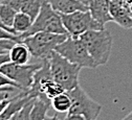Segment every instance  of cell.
<instances>
[{
    "label": "cell",
    "mask_w": 132,
    "mask_h": 120,
    "mask_svg": "<svg viewBox=\"0 0 132 120\" xmlns=\"http://www.w3.org/2000/svg\"><path fill=\"white\" fill-rule=\"evenodd\" d=\"M96 66H105L111 56L113 39L109 30H88L79 38Z\"/></svg>",
    "instance_id": "obj_1"
},
{
    "label": "cell",
    "mask_w": 132,
    "mask_h": 120,
    "mask_svg": "<svg viewBox=\"0 0 132 120\" xmlns=\"http://www.w3.org/2000/svg\"><path fill=\"white\" fill-rule=\"evenodd\" d=\"M51 72L55 81L61 85L63 89L68 92L73 90L79 85V74L82 68L76 64L70 63L63 58L57 51H53L48 59Z\"/></svg>",
    "instance_id": "obj_2"
},
{
    "label": "cell",
    "mask_w": 132,
    "mask_h": 120,
    "mask_svg": "<svg viewBox=\"0 0 132 120\" xmlns=\"http://www.w3.org/2000/svg\"><path fill=\"white\" fill-rule=\"evenodd\" d=\"M43 65L35 73L34 81L29 88L28 95L32 98H44L52 100L54 97L66 92L61 85L53 78L48 60H42Z\"/></svg>",
    "instance_id": "obj_3"
},
{
    "label": "cell",
    "mask_w": 132,
    "mask_h": 120,
    "mask_svg": "<svg viewBox=\"0 0 132 120\" xmlns=\"http://www.w3.org/2000/svg\"><path fill=\"white\" fill-rule=\"evenodd\" d=\"M41 31L59 33V35H68L63 25L61 15L56 12L47 1L43 3L39 15L37 16L35 21L32 22L31 27L19 37L21 41H23V39Z\"/></svg>",
    "instance_id": "obj_4"
},
{
    "label": "cell",
    "mask_w": 132,
    "mask_h": 120,
    "mask_svg": "<svg viewBox=\"0 0 132 120\" xmlns=\"http://www.w3.org/2000/svg\"><path fill=\"white\" fill-rule=\"evenodd\" d=\"M68 38V35H59L52 32H37L25 39L22 43L26 45L32 57L40 60H47L56 47Z\"/></svg>",
    "instance_id": "obj_5"
},
{
    "label": "cell",
    "mask_w": 132,
    "mask_h": 120,
    "mask_svg": "<svg viewBox=\"0 0 132 120\" xmlns=\"http://www.w3.org/2000/svg\"><path fill=\"white\" fill-rule=\"evenodd\" d=\"M55 51H57L66 60H68L70 63L76 64L81 68L95 69L97 67L88 53L86 47L79 38H72L68 36V38L63 43L56 47Z\"/></svg>",
    "instance_id": "obj_6"
},
{
    "label": "cell",
    "mask_w": 132,
    "mask_h": 120,
    "mask_svg": "<svg viewBox=\"0 0 132 120\" xmlns=\"http://www.w3.org/2000/svg\"><path fill=\"white\" fill-rule=\"evenodd\" d=\"M63 25L68 36L80 38L88 30H101L105 26L92 18L89 11H77L71 14L61 15Z\"/></svg>",
    "instance_id": "obj_7"
},
{
    "label": "cell",
    "mask_w": 132,
    "mask_h": 120,
    "mask_svg": "<svg viewBox=\"0 0 132 120\" xmlns=\"http://www.w3.org/2000/svg\"><path fill=\"white\" fill-rule=\"evenodd\" d=\"M71 99V107L67 114L84 116L86 120H96L103 107L94 101L80 86L67 92Z\"/></svg>",
    "instance_id": "obj_8"
},
{
    "label": "cell",
    "mask_w": 132,
    "mask_h": 120,
    "mask_svg": "<svg viewBox=\"0 0 132 120\" xmlns=\"http://www.w3.org/2000/svg\"><path fill=\"white\" fill-rule=\"evenodd\" d=\"M43 62L39 64L17 65L12 62L5 63L0 68V72L19 86L22 91H28L34 81L35 73L40 69Z\"/></svg>",
    "instance_id": "obj_9"
},
{
    "label": "cell",
    "mask_w": 132,
    "mask_h": 120,
    "mask_svg": "<svg viewBox=\"0 0 132 120\" xmlns=\"http://www.w3.org/2000/svg\"><path fill=\"white\" fill-rule=\"evenodd\" d=\"M88 11L92 18L105 26L106 23L112 21L110 16V1L109 0H87Z\"/></svg>",
    "instance_id": "obj_10"
},
{
    "label": "cell",
    "mask_w": 132,
    "mask_h": 120,
    "mask_svg": "<svg viewBox=\"0 0 132 120\" xmlns=\"http://www.w3.org/2000/svg\"><path fill=\"white\" fill-rule=\"evenodd\" d=\"M60 15L71 14L77 11H88V6L80 0H46Z\"/></svg>",
    "instance_id": "obj_11"
},
{
    "label": "cell",
    "mask_w": 132,
    "mask_h": 120,
    "mask_svg": "<svg viewBox=\"0 0 132 120\" xmlns=\"http://www.w3.org/2000/svg\"><path fill=\"white\" fill-rule=\"evenodd\" d=\"M110 16L112 21L124 29L132 28V17L128 13L125 5L110 2Z\"/></svg>",
    "instance_id": "obj_12"
},
{
    "label": "cell",
    "mask_w": 132,
    "mask_h": 120,
    "mask_svg": "<svg viewBox=\"0 0 132 120\" xmlns=\"http://www.w3.org/2000/svg\"><path fill=\"white\" fill-rule=\"evenodd\" d=\"M10 61L17 65H26L30 59V52L26 45L23 43H17L10 51Z\"/></svg>",
    "instance_id": "obj_13"
},
{
    "label": "cell",
    "mask_w": 132,
    "mask_h": 120,
    "mask_svg": "<svg viewBox=\"0 0 132 120\" xmlns=\"http://www.w3.org/2000/svg\"><path fill=\"white\" fill-rule=\"evenodd\" d=\"M51 106V100L44 98H35L32 104L30 113H29V120H44L47 116V111Z\"/></svg>",
    "instance_id": "obj_14"
},
{
    "label": "cell",
    "mask_w": 132,
    "mask_h": 120,
    "mask_svg": "<svg viewBox=\"0 0 132 120\" xmlns=\"http://www.w3.org/2000/svg\"><path fill=\"white\" fill-rule=\"evenodd\" d=\"M32 19L30 17L22 12H18L16 14V17H15V20H14V23H13V29L14 31L17 33L18 36L22 35V33L26 32L32 25Z\"/></svg>",
    "instance_id": "obj_15"
},
{
    "label": "cell",
    "mask_w": 132,
    "mask_h": 120,
    "mask_svg": "<svg viewBox=\"0 0 132 120\" xmlns=\"http://www.w3.org/2000/svg\"><path fill=\"white\" fill-rule=\"evenodd\" d=\"M45 1L46 0H23L20 7V12L28 15L32 19V21H35Z\"/></svg>",
    "instance_id": "obj_16"
},
{
    "label": "cell",
    "mask_w": 132,
    "mask_h": 120,
    "mask_svg": "<svg viewBox=\"0 0 132 120\" xmlns=\"http://www.w3.org/2000/svg\"><path fill=\"white\" fill-rule=\"evenodd\" d=\"M51 106L58 113H68L71 107V99L67 92H64L51 100Z\"/></svg>",
    "instance_id": "obj_17"
},
{
    "label": "cell",
    "mask_w": 132,
    "mask_h": 120,
    "mask_svg": "<svg viewBox=\"0 0 132 120\" xmlns=\"http://www.w3.org/2000/svg\"><path fill=\"white\" fill-rule=\"evenodd\" d=\"M17 13H18L17 11L14 10L13 7H11L10 5L0 3V20H1L2 24L4 26H6L7 28L13 29L12 28L13 23H14L15 17H16V14Z\"/></svg>",
    "instance_id": "obj_18"
},
{
    "label": "cell",
    "mask_w": 132,
    "mask_h": 120,
    "mask_svg": "<svg viewBox=\"0 0 132 120\" xmlns=\"http://www.w3.org/2000/svg\"><path fill=\"white\" fill-rule=\"evenodd\" d=\"M0 40H12V41H15L17 43H22L19 36H16L14 33H11L10 31H7L1 27H0Z\"/></svg>",
    "instance_id": "obj_19"
},
{
    "label": "cell",
    "mask_w": 132,
    "mask_h": 120,
    "mask_svg": "<svg viewBox=\"0 0 132 120\" xmlns=\"http://www.w3.org/2000/svg\"><path fill=\"white\" fill-rule=\"evenodd\" d=\"M3 87H16V88L20 89L19 86L15 81H13L12 79H10L9 77H6L4 74H2L0 72V88H3Z\"/></svg>",
    "instance_id": "obj_20"
},
{
    "label": "cell",
    "mask_w": 132,
    "mask_h": 120,
    "mask_svg": "<svg viewBox=\"0 0 132 120\" xmlns=\"http://www.w3.org/2000/svg\"><path fill=\"white\" fill-rule=\"evenodd\" d=\"M22 1L23 0H0V3L10 5L11 7H13L17 12H20V7H21V4H22Z\"/></svg>",
    "instance_id": "obj_21"
},
{
    "label": "cell",
    "mask_w": 132,
    "mask_h": 120,
    "mask_svg": "<svg viewBox=\"0 0 132 120\" xmlns=\"http://www.w3.org/2000/svg\"><path fill=\"white\" fill-rule=\"evenodd\" d=\"M64 120H86L84 116L78 114H67Z\"/></svg>",
    "instance_id": "obj_22"
},
{
    "label": "cell",
    "mask_w": 132,
    "mask_h": 120,
    "mask_svg": "<svg viewBox=\"0 0 132 120\" xmlns=\"http://www.w3.org/2000/svg\"><path fill=\"white\" fill-rule=\"evenodd\" d=\"M16 96V95H15ZM13 98H9V99H3V100H0V115L2 114V112L5 110V108L7 107V105L11 102Z\"/></svg>",
    "instance_id": "obj_23"
},
{
    "label": "cell",
    "mask_w": 132,
    "mask_h": 120,
    "mask_svg": "<svg viewBox=\"0 0 132 120\" xmlns=\"http://www.w3.org/2000/svg\"><path fill=\"white\" fill-rule=\"evenodd\" d=\"M21 92V91H20ZM19 92V93H20ZM18 94V93H17ZM15 93L12 92H0V100H3V99H9V98H13L15 95H17Z\"/></svg>",
    "instance_id": "obj_24"
},
{
    "label": "cell",
    "mask_w": 132,
    "mask_h": 120,
    "mask_svg": "<svg viewBox=\"0 0 132 120\" xmlns=\"http://www.w3.org/2000/svg\"><path fill=\"white\" fill-rule=\"evenodd\" d=\"M11 62L10 61V56H9V52L7 53H2L0 54V68H1V66L5 63H9Z\"/></svg>",
    "instance_id": "obj_25"
},
{
    "label": "cell",
    "mask_w": 132,
    "mask_h": 120,
    "mask_svg": "<svg viewBox=\"0 0 132 120\" xmlns=\"http://www.w3.org/2000/svg\"><path fill=\"white\" fill-rule=\"evenodd\" d=\"M125 6H126V8H127V11H128V13L130 14V16L132 17V1H126V3L124 4Z\"/></svg>",
    "instance_id": "obj_26"
},
{
    "label": "cell",
    "mask_w": 132,
    "mask_h": 120,
    "mask_svg": "<svg viewBox=\"0 0 132 120\" xmlns=\"http://www.w3.org/2000/svg\"><path fill=\"white\" fill-rule=\"evenodd\" d=\"M0 27H1V28H3V29H5V30H7V31H10L11 33H14V35H16V36H18V35H17V33H16V32H15V31H14L13 29H11V28H7L6 26H4V25L2 24V22H1V20H0Z\"/></svg>",
    "instance_id": "obj_27"
},
{
    "label": "cell",
    "mask_w": 132,
    "mask_h": 120,
    "mask_svg": "<svg viewBox=\"0 0 132 120\" xmlns=\"http://www.w3.org/2000/svg\"><path fill=\"white\" fill-rule=\"evenodd\" d=\"M109 1H110V2H113V3H118V4L124 5V4L126 3L127 0H109Z\"/></svg>",
    "instance_id": "obj_28"
},
{
    "label": "cell",
    "mask_w": 132,
    "mask_h": 120,
    "mask_svg": "<svg viewBox=\"0 0 132 120\" xmlns=\"http://www.w3.org/2000/svg\"><path fill=\"white\" fill-rule=\"evenodd\" d=\"M44 120H61L58 116H46Z\"/></svg>",
    "instance_id": "obj_29"
},
{
    "label": "cell",
    "mask_w": 132,
    "mask_h": 120,
    "mask_svg": "<svg viewBox=\"0 0 132 120\" xmlns=\"http://www.w3.org/2000/svg\"><path fill=\"white\" fill-rule=\"evenodd\" d=\"M122 120H132V111H131L128 115H126Z\"/></svg>",
    "instance_id": "obj_30"
},
{
    "label": "cell",
    "mask_w": 132,
    "mask_h": 120,
    "mask_svg": "<svg viewBox=\"0 0 132 120\" xmlns=\"http://www.w3.org/2000/svg\"><path fill=\"white\" fill-rule=\"evenodd\" d=\"M9 51H6V50H2V49H0V54H2V53H7Z\"/></svg>",
    "instance_id": "obj_31"
},
{
    "label": "cell",
    "mask_w": 132,
    "mask_h": 120,
    "mask_svg": "<svg viewBox=\"0 0 132 120\" xmlns=\"http://www.w3.org/2000/svg\"><path fill=\"white\" fill-rule=\"evenodd\" d=\"M81 2H83V3H85L86 5H87V0H80Z\"/></svg>",
    "instance_id": "obj_32"
}]
</instances>
